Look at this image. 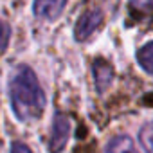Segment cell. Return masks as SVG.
Listing matches in <instances>:
<instances>
[{
  "instance_id": "cell-1",
  "label": "cell",
  "mask_w": 153,
  "mask_h": 153,
  "mask_svg": "<svg viewBox=\"0 0 153 153\" xmlns=\"http://www.w3.org/2000/svg\"><path fill=\"white\" fill-rule=\"evenodd\" d=\"M9 99L15 115L22 123L38 119L45 110V94L31 67L20 65L9 81Z\"/></svg>"
},
{
  "instance_id": "cell-2",
  "label": "cell",
  "mask_w": 153,
  "mask_h": 153,
  "mask_svg": "<svg viewBox=\"0 0 153 153\" xmlns=\"http://www.w3.org/2000/svg\"><path fill=\"white\" fill-rule=\"evenodd\" d=\"M70 133V121L63 114H56L52 121V131L49 139V153H61Z\"/></svg>"
},
{
  "instance_id": "cell-3",
  "label": "cell",
  "mask_w": 153,
  "mask_h": 153,
  "mask_svg": "<svg viewBox=\"0 0 153 153\" xmlns=\"http://www.w3.org/2000/svg\"><path fill=\"white\" fill-rule=\"evenodd\" d=\"M103 22V13L97 11V9H90L87 13H83L79 16V20L76 22V27H74V36L78 42H85Z\"/></svg>"
},
{
  "instance_id": "cell-4",
  "label": "cell",
  "mask_w": 153,
  "mask_h": 153,
  "mask_svg": "<svg viewBox=\"0 0 153 153\" xmlns=\"http://www.w3.org/2000/svg\"><path fill=\"white\" fill-rule=\"evenodd\" d=\"M65 4L67 0H34L33 11H34V16L42 20H54L61 15Z\"/></svg>"
},
{
  "instance_id": "cell-5",
  "label": "cell",
  "mask_w": 153,
  "mask_h": 153,
  "mask_svg": "<svg viewBox=\"0 0 153 153\" xmlns=\"http://www.w3.org/2000/svg\"><path fill=\"white\" fill-rule=\"evenodd\" d=\"M92 74H94V81H96V87L99 92H105L112 79H114V67L106 61V59H96L94 65H92Z\"/></svg>"
},
{
  "instance_id": "cell-6",
  "label": "cell",
  "mask_w": 153,
  "mask_h": 153,
  "mask_svg": "<svg viewBox=\"0 0 153 153\" xmlns=\"http://www.w3.org/2000/svg\"><path fill=\"white\" fill-rule=\"evenodd\" d=\"M105 153H139L135 142L128 135H115L105 148Z\"/></svg>"
},
{
  "instance_id": "cell-7",
  "label": "cell",
  "mask_w": 153,
  "mask_h": 153,
  "mask_svg": "<svg viewBox=\"0 0 153 153\" xmlns=\"http://www.w3.org/2000/svg\"><path fill=\"white\" fill-rule=\"evenodd\" d=\"M137 61H139V65H140L148 74H153V42H151V43H146L144 47L139 49V52H137Z\"/></svg>"
},
{
  "instance_id": "cell-8",
  "label": "cell",
  "mask_w": 153,
  "mask_h": 153,
  "mask_svg": "<svg viewBox=\"0 0 153 153\" xmlns=\"http://www.w3.org/2000/svg\"><path fill=\"white\" fill-rule=\"evenodd\" d=\"M139 142L146 153H153V121L146 123L139 131Z\"/></svg>"
},
{
  "instance_id": "cell-9",
  "label": "cell",
  "mask_w": 153,
  "mask_h": 153,
  "mask_svg": "<svg viewBox=\"0 0 153 153\" xmlns=\"http://www.w3.org/2000/svg\"><path fill=\"white\" fill-rule=\"evenodd\" d=\"M9 36H11L9 25H7L4 20H0V54L7 49V45H9Z\"/></svg>"
},
{
  "instance_id": "cell-10",
  "label": "cell",
  "mask_w": 153,
  "mask_h": 153,
  "mask_svg": "<svg viewBox=\"0 0 153 153\" xmlns=\"http://www.w3.org/2000/svg\"><path fill=\"white\" fill-rule=\"evenodd\" d=\"M130 6L139 13H146L153 7V0H130Z\"/></svg>"
},
{
  "instance_id": "cell-11",
  "label": "cell",
  "mask_w": 153,
  "mask_h": 153,
  "mask_svg": "<svg viewBox=\"0 0 153 153\" xmlns=\"http://www.w3.org/2000/svg\"><path fill=\"white\" fill-rule=\"evenodd\" d=\"M9 153H33V151H31L24 142H13V144H11Z\"/></svg>"
}]
</instances>
